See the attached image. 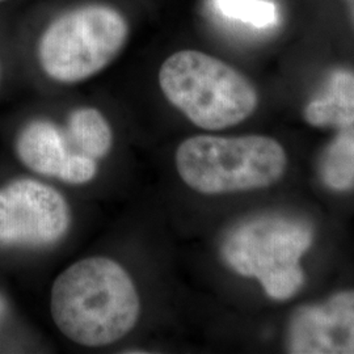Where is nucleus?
I'll use <instances>...</instances> for the list:
<instances>
[{
  "mask_svg": "<svg viewBox=\"0 0 354 354\" xmlns=\"http://www.w3.org/2000/svg\"><path fill=\"white\" fill-rule=\"evenodd\" d=\"M125 16L106 4H84L54 19L38 39L37 58L53 80L73 84L99 74L124 49Z\"/></svg>",
  "mask_w": 354,
  "mask_h": 354,
  "instance_id": "nucleus-5",
  "label": "nucleus"
},
{
  "mask_svg": "<svg viewBox=\"0 0 354 354\" xmlns=\"http://www.w3.org/2000/svg\"><path fill=\"white\" fill-rule=\"evenodd\" d=\"M314 243L310 222L289 215H256L228 231L221 245L226 266L257 279L266 295L286 301L304 285L301 260Z\"/></svg>",
  "mask_w": 354,
  "mask_h": 354,
  "instance_id": "nucleus-4",
  "label": "nucleus"
},
{
  "mask_svg": "<svg viewBox=\"0 0 354 354\" xmlns=\"http://www.w3.org/2000/svg\"><path fill=\"white\" fill-rule=\"evenodd\" d=\"M50 311L70 342L108 346L136 327L140 294L124 266L109 257L92 256L66 268L55 279Z\"/></svg>",
  "mask_w": 354,
  "mask_h": 354,
  "instance_id": "nucleus-1",
  "label": "nucleus"
},
{
  "mask_svg": "<svg viewBox=\"0 0 354 354\" xmlns=\"http://www.w3.org/2000/svg\"><path fill=\"white\" fill-rule=\"evenodd\" d=\"M159 86L177 111L206 130L239 125L259 106L252 82L227 62L198 50H180L160 66Z\"/></svg>",
  "mask_w": 354,
  "mask_h": 354,
  "instance_id": "nucleus-2",
  "label": "nucleus"
},
{
  "mask_svg": "<svg viewBox=\"0 0 354 354\" xmlns=\"http://www.w3.org/2000/svg\"><path fill=\"white\" fill-rule=\"evenodd\" d=\"M286 348L292 354H354V290L294 311Z\"/></svg>",
  "mask_w": 354,
  "mask_h": 354,
  "instance_id": "nucleus-7",
  "label": "nucleus"
},
{
  "mask_svg": "<svg viewBox=\"0 0 354 354\" xmlns=\"http://www.w3.org/2000/svg\"><path fill=\"white\" fill-rule=\"evenodd\" d=\"M7 314H8V304H7V299L4 298V295L0 291V324L4 322Z\"/></svg>",
  "mask_w": 354,
  "mask_h": 354,
  "instance_id": "nucleus-13",
  "label": "nucleus"
},
{
  "mask_svg": "<svg viewBox=\"0 0 354 354\" xmlns=\"http://www.w3.org/2000/svg\"><path fill=\"white\" fill-rule=\"evenodd\" d=\"M70 225V205L51 185L16 178L0 187V247H48L61 241Z\"/></svg>",
  "mask_w": 354,
  "mask_h": 354,
  "instance_id": "nucleus-6",
  "label": "nucleus"
},
{
  "mask_svg": "<svg viewBox=\"0 0 354 354\" xmlns=\"http://www.w3.org/2000/svg\"><path fill=\"white\" fill-rule=\"evenodd\" d=\"M71 150L95 160L104 158L113 145V133L104 114L95 108L73 111L64 127Z\"/></svg>",
  "mask_w": 354,
  "mask_h": 354,
  "instance_id": "nucleus-10",
  "label": "nucleus"
},
{
  "mask_svg": "<svg viewBox=\"0 0 354 354\" xmlns=\"http://www.w3.org/2000/svg\"><path fill=\"white\" fill-rule=\"evenodd\" d=\"M15 151L30 171L61 181L76 153L71 150L64 127L48 120L28 122L16 137Z\"/></svg>",
  "mask_w": 354,
  "mask_h": 354,
  "instance_id": "nucleus-8",
  "label": "nucleus"
},
{
  "mask_svg": "<svg viewBox=\"0 0 354 354\" xmlns=\"http://www.w3.org/2000/svg\"><path fill=\"white\" fill-rule=\"evenodd\" d=\"M4 1H7V0H0V3H4Z\"/></svg>",
  "mask_w": 354,
  "mask_h": 354,
  "instance_id": "nucleus-15",
  "label": "nucleus"
},
{
  "mask_svg": "<svg viewBox=\"0 0 354 354\" xmlns=\"http://www.w3.org/2000/svg\"><path fill=\"white\" fill-rule=\"evenodd\" d=\"M304 121L314 127L344 129L354 125V70L340 67L306 104Z\"/></svg>",
  "mask_w": 354,
  "mask_h": 354,
  "instance_id": "nucleus-9",
  "label": "nucleus"
},
{
  "mask_svg": "<svg viewBox=\"0 0 354 354\" xmlns=\"http://www.w3.org/2000/svg\"><path fill=\"white\" fill-rule=\"evenodd\" d=\"M319 174L329 189L354 188V125L340 129L322 155Z\"/></svg>",
  "mask_w": 354,
  "mask_h": 354,
  "instance_id": "nucleus-11",
  "label": "nucleus"
},
{
  "mask_svg": "<svg viewBox=\"0 0 354 354\" xmlns=\"http://www.w3.org/2000/svg\"><path fill=\"white\" fill-rule=\"evenodd\" d=\"M216 12L222 17L266 30L277 26L279 13L272 0H213Z\"/></svg>",
  "mask_w": 354,
  "mask_h": 354,
  "instance_id": "nucleus-12",
  "label": "nucleus"
},
{
  "mask_svg": "<svg viewBox=\"0 0 354 354\" xmlns=\"http://www.w3.org/2000/svg\"><path fill=\"white\" fill-rule=\"evenodd\" d=\"M180 178L201 194L264 189L276 184L288 167L279 140L266 136H194L177 147Z\"/></svg>",
  "mask_w": 354,
  "mask_h": 354,
  "instance_id": "nucleus-3",
  "label": "nucleus"
},
{
  "mask_svg": "<svg viewBox=\"0 0 354 354\" xmlns=\"http://www.w3.org/2000/svg\"><path fill=\"white\" fill-rule=\"evenodd\" d=\"M344 3L346 6V8H348V12H349V16H351L354 26V0H344Z\"/></svg>",
  "mask_w": 354,
  "mask_h": 354,
  "instance_id": "nucleus-14",
  "label": "nucleus"
}]
</instances>
